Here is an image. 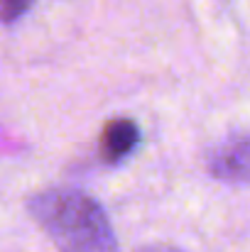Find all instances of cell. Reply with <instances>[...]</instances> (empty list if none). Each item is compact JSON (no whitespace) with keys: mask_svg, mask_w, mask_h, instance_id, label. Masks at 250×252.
<instances>
[{"mask_svg":"<svg viewBox=\"0 0 250 252\" xmlns=\"http://www.w3.org/2000/svg\"><path fill=\"white\" fill-rule=\"evenodd\" d=\"M143 252H181V250H177V248H165V245H157V248H147V250H143Z\"/></svg>","mask_w":250,"mask_h":252,"instance_id":"5","label":"cell"},{"mask_svg":"<svg viewBox=\"0 0 250 252\" xmlns=\"http://www.w3.org/2000/svg\"><path fill=\"white\" fill-rule=\"evenodd\" d=\"M209 171L228 184H250V135H238L218 145L209 157Z\"/></svg>","mask_w":250,"mask_h":252,"instance_id":"2","label":"cell"},{"mask_svg":"<svg viewBox=\"0 0 250 252\" xmlns=\"http://www.w3.org/2000/svg\"><path fill=\"white\" fill-rule=\"evenodd\" d=\"M30 213L59 252H115V235L103 208L79 191H44L30 201Z\"/></svg>","mask_w":250,"mask_h":252,"instance_id":"1","label":"cell"},{"mask_svg":"<svg viewBox=\"0 0 250 252\" xmlns=\"http://www.w3.org/2000/svg\"><path fill=\"white\" fill-rule=\"evenodd\" d=\"M140 142V130L133 120L128 118H118V120H110L103 130V137H101V155L108 164H115L120 159H125L135 145Z\"/></svg>","mask_w":250,"mask_h":252,"instance_id":"3","label":"cell"},{"mask_svg":"<svg viewBox=\"0 0 250 252\" xmlns=\"http://www.w3.org/2000/svg\"><path fill=\"white\" fill-rule=\"evenodd\" d=\"M35 0H0V20L2 22H15L20 15L30 10Z\"/></svg>","mask_w":250,"mask_h":252,"instance_id":"4","label":"cell"}]
</instances>
